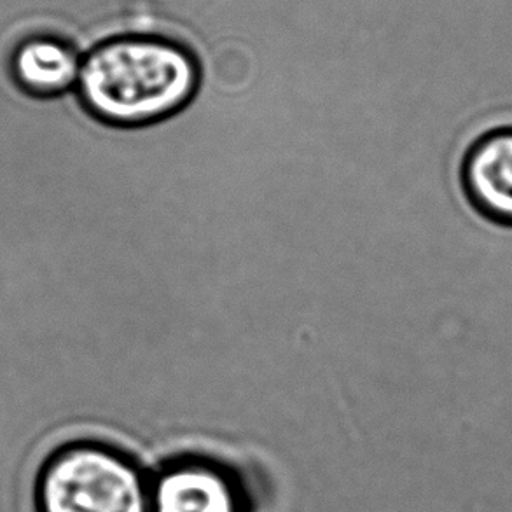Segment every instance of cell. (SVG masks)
Returning <instances> with one entry per match:
<instances>
[{"mask_svg":"<svg viewBox=\"0 0 512 512\" xmlns=\"http://www.w3.org/2000/svg\"><path fill=\"white\" fill-rule=\"evenodd\" d=\"M200 84V62L186 46L160 35L128 34L84 53L76 93L102 125L133 130L184 111Z\"/></svg>","mask_w":512,"mask_h":512,"instance_id":"6da1fadb","label":"cell"},{"mask_svg":"<svg viewBox=\"0 0 512 512\" xmlns=\"http://www.w3.org/2000/svg\"><path fill=\"white\" fill-rule=\"evenodd\" d=\"M32 506L34 512H151V478L112 444L72 439L42 458Z\"/></svg>","mask_w":512,"mask_h":512,"instance_id":"7a4b0ae2","label":"cell"},{"mask_svg":"<svg viewBox=\"0 0 512 512\" xmlns=\"http://www.w3.org/2000/svg\"><path fill=\"white\" fill-rule=\"evenodd\" d=\"M151 512H249V499L224 465L186 457L151 478Z\"/></svg>","mask_w":512,"mask_h":512,"instance_id":"3957f363","label":"cell"},{"mask_svg":"<svg viewBox=\"0 0 512 512\" xmlns=\"http://www.w3.org/2000/svg\"><path fill=\"white\" fill-rule=\"evenodd\" d=\"M462 184L479 214L512 226V126L483 133L467 149Z\"/></svg>","mask_w":512,"mask_h":512,"instance_id":"277c9868","label":"cell"},{"mask_svg":"<svg viewBox=\"0 0 512 512\" xmlns=\"http://www.w3.org/2000/svg\"><path fill=\"white\" fill-rule=\"evenodd\" d=\"M83 53L55 34L23 37L11 53V74L21 90L35 97H60L76 90Z\"/></svg>","mask_w":512,"mask_h":512,"instance_id":"5b68a950","label":"cell"}]
</instances>
